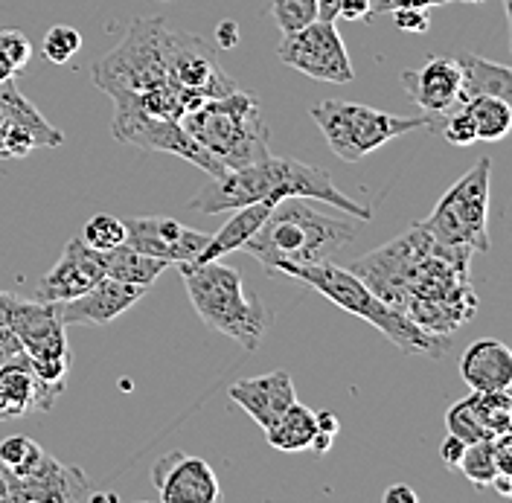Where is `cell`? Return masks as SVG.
I'll return each instance as SVG.
<instances>
[{
  "label": "cell",
  "mask_w": 512,
  "mask_h": 503,
  "mask_svg": "<svg viewBox=\"0 0 512 503\" xmlns=\"http://www.w3.org/2000/svg\"><path fill=\"white\" fill-rule=\"evenodd\" d=\"M18 355H24V346H21V341L15 338V332H12L9 326L0 323V364L12 361V358H18Z\"/></svg>",
  "instance_id": "cell-40"
},
{
  "label": "cell",
  "mask_w": 512,
  "mask_h": 503,
  "mask_svg": "<svg viewBox=\"0 0 512 503\" xmlns=\"http://www.w3.org/2000/svg\"><path fill=\"white\" fill-rule=\"evenodd\" d=\"M318 434V425H315V410L294 402L291 408L265 431L268 437V445L277 448V451H286V454H294V451H309V445Z\"/></svg>",
  "instance_id": "cell-26"
},
{
  "label": "cell",
  "mask_w": 512,
  "mask_h": 503,
  "mask_svg": "<svg viewBox=\"0 0 512 503\" xmlns=\"http://www.w3.org/2000/svg\"><path fill=\"white\" fill-rule=\"evenodd\" d=\"M460 73H463V88H460V102L472 96H501L512 102V70L507 64L489 62L478 53H460L457 56Z\"/></svg>",
  "instance_id": "cell-24"
},
{
  "label": "cell",
  "mask_w": 512,
  "mask_h": 503,
  "mask_svg": "<svg viewBox=\"0 0 512 503\" xmlns=\"http://www.w3.org/2000/svg\"><path fill=\"white\" fill-rule=\"evenodd\" d=\"M437 134H443L451 146H472V143H478L475 126H472V120H469V114H466V108H463V105L451 108L448 114L440 117V123H437Z\"/></svg>",
  "instance_id": "cell-35"
},
{
  "label": "cell",
  "mask_w": 512,
  "mask_h": 503,
  "mask_svg": "<svg viewBox=\"0 0 512 503\" xmlns=\"http://www.w3.org/2000/svg\"><path fill=\"white\" fill-rule=\"evenodd\" d=\"M181 126L224 169H239L271 155V134L262 120L259 99L245 91L207 99L201 108L181 117Z\"/></svg>",
  "instance_id": "cell-6"
},
{
  "label": "cell",
  "mask_w": 512,
  "mask_h": 503,
  "mask_svg": "<svg viewBox=\"0 0 512 503\" xmlns=\"http://www.w3.org/2000/svg\"><path fill=\"white\" fill-rule=\"evenodd\" d=\"M312 120L318 123L329 149L344 160V163H358L384 143L405 137L416 128H434L437 120L428 114L419 117H396L370 105L358 102H341V99H326L312 108Z\"/></svg>",
  "instance_id": "cell-7"
},
{
  "label": "cell",
  "mask_w": 512,
  "mask_h": 503,
  "mask_svg": "<svg viewBox=\"0 0 512 503\" xmlns=\"http://www.w3.org/2000/svg\"><path fill=\"white\" fill-rule=\"evenodd\" d=\"M393 24L402 32H428L431 27V15L428 9H416V6H402V9H393Z\"/></svg>",
  "instance_id": "cell-38"
},
{
  "label": "cell",
  "mask_w": 512,
  "mask_h": 503,
  "mask_svg": "<svg viewBox=\"0 0 512 503\" xmlns=\"http://www.w3.org/2000/svg\"><path fill=\"white\" fill-rule=\"evenodd\" d=\"M102 253V265H105V277L111 280H120V283L128 285H149L158 280L160 274L166 271L169 262H163L158 256H149V253L134 251L131 245H117L111 251H99Z\"/></svg>",
  "instance_id": "cell-25"
},
{
  "label": "cell",
  "mask_w": 512,
  "mask_h": 503,
  "mask_svg": "<svg viewBox=\"0 0 512 503\" xmlns=\"http://www.w3.org/2000/svg\"><path fill=\"white\" fill-rule=\"evenodd\" d=\"M446 428H448V434H454L457 440H463L466 445L489 440V434L483 431L480 419L475 416V408H472L469 396H466V399H460V402H454V405L448 408Z\"/></svg>",
  "instance_id": "cell-31"
},
{
  "label": "cell",
  "mask_w": 512,
  "mask_h": 503,
  "mask_svg": "<svg viewBox=\"0 0 512 503\" xmlns=\"http://www.w3.org/2000/svg\"><path fill=\"white\" fill-rule=\"evenodd\" d=\"M41 454H44V448L35 440H30V437H24V434L6 437V440L0 442V463L12 474L30 472Z\"/></svg>",
  "instance_id": "cell-33"
},
{
  "label": "cell",
  "mask_w": 512,
  "mask_h": 503,
  "mask_svg": "<svg viewBox=\"0 0 512 503\" xmlns=\"http://www.w3.org/2000/svg\"><path fill=\"white\" fill-rule=\"evenodd\" d=\"M3 323L15 332L21 341L32 370L47 384L64 387L70 373V346L64 335V320L59 315V303L47 300H21L9 294Z\"/></svg>",
  "instance_id": "cell-10"
},
{
  "label": "cell",
  "mask_w": 512,
  "mask_h": 503,
  "mask_svg": "<svg viewBox=\"0 0 512 503\" xmlns=\"http://www.w3.org/2000/svg\"><path fill=\"white\" fill-rule=\"evenodd\" d=\"M44 59L50 64H67L79 50H82V32L67 24H56L44 35Z\"/></svg>",
  "instance_id": "cell-32"
},
{
  "label": "cell",
  "mask_w": 512,
  "mask_h": 503,
  "mask_svg": "<svg viewBox=\"0 0 512 503\" xmlns=\"http://www.w3.org/2000/svg\"><path fill=\"white\" fill-rule=\"evenodd\" d=\"M178 268L198 317L242 349L256 352L265 329L271 326V312L245 294L242 274L230 265H222V259L178 262Z\"/></svg>",
  "instance_id": "cell-5"
},
{
  "label": "cell",
  "mask_w": 512,
  "mask_h": 503,
  "mask_svg": "<svg viewBox=\"0 0 512 503\" xmlns=\"http://www.w3.org/2000/svg\"><path fill=\"white\" fill-rule=\"evenodd\" d=\"M460 378L480 393L510 390L512 384V352L498 338H480L460 358Z\"/></svg>",
  "instance_id": "cell-22"
},
{
  "label": "cell",
  "mask_w": 512,
  "mask_h": 503,
  "mask_svg": "<svg viewBox=\"0 0 512 503\" xmlns=\"http://www.w3.org/2000/svg\"><path fill=\"white\" fill-rule=\"evenodd\" d=\"M271 207H274V204L259 201V204H245V207L230 210L233 216L224 221L222 230H219L216 236L207 239V245L201 248V253H198L192 262H213V259L227 256V253L242 251V245L254 236L259 227H262V221L268 219Z\"/></svg>",
  "instance_id": "cell-23"
},
{
  "label": "cell",
  "mask_w": 512,
  "mask_h": 503,
  "mask_svg": "<svg viewBox=\"0 0 512 503\" xmlns=\"http://www.w3.org/2000/svg\"><path fill=\"white\" fill-rule=\"evenodd\" d=\"M18 73H15V67H12V62L6 59V53L0 50V85H6V82H12Z\"/></svg>",
  "instance_id": "cell-46"
},
{
  "label": "cell",
  "mask_w": 512,
  "mask_h": 503,
  "mask_svg": "<svg viewBox=\"0 0 512 503\" xmlns=\"http://www.w3.org/2000/svg\"><path fill=\"white\" fill-rule=\"evenodd\" d=\"M361 224L364 221L352 216L338 219L320 213L303 198H283L271 207L268 219L242 245V251L262 262L271 277L280 265H318L335 259L355 242Z\"/></svg>",
  "instance_id": "cell-3"
},
{
  "label": "cell",
  "mask_w": 512,
  "mask_h": 503,
  "mask_svg": "<svg viewBox=\"0 0 512 503\" xmlns=\"http://www.w3.org/2000/svg\"><path fill=\"white\" fill-rule=\"evenodd\" d=\"M62 143V131L41 117V111L15 88V79L0 85V158H27L35 149H56Z\"/></svg>",
  "instance_id": "cell-13"
},
{
  "label": "cell",
  "mask_w": 512,
  "mask_h": 503,
  "mask_svg": "<svg viewBox=\"0 0 512 503\" xmlns=\"http://www.w3.org/2000/svg\"><path fill=\"white\" fill-rule=\"evenodd\" d=\"M123 221H126V245L175 265L192 262L210 239L207 233H198L169 216H137Z\"/></svg>",
  "instance_id": "cell-16"
},
{
  "label": "cell",
  "mask_w": 512,
  "mask_h": 503,
  "mask_svg": "<svg viewBox=\"0 0 512 503\" xmlns=\"http://www.w3.org/2000/svg\"><path fill=\"white\" fill-rule=\"evenodd\" d=\"M463 3H483V0H463Z\"/></svg>",
  "instance_id": "cell-48"
},
{
  "label": "cell",
  "mask_w": 512,
  "mask_h": 503,
  "mask_svg": "<svg viewBox=\"0 0 512 503\" xmlns=\"http://www.w3.org/2000/svg\"><path fill=\"white\" fill-rule=\"evenodd\" d=\"M384 503H416L419 501V495H416L414 489L408 486V483H396V486H387L384 489Z\"/></svg>",
  "instance_id": "cell-42"
},
{
  "label": "cell",
  "mask_w": 512,
  "mask_h": 503,
  "mask_svg": "<svg viewBox=\"0 0 512 503\" xmlns=\"http://www.w3.org/2000/svg\"><path fill=\"white\" fill-rule=\"evenodd\" d=\"M64 387L47 384L32 370L27 352L0 364V413L3 419L27 416V413H47L62 396Z\"/></svg>",
  "instance_id": "cell-20"
},
{
  "label": "cell",
  "mask_w": 512,
  "mask_h": 503,
  "mask_svg": "<svg viewBox=\"0 0 512 503\" xmlns=\"http://www.w3.org/2000/svg\"><path fill=\"white\" fill-rule=\"evenodd\" d=\"M277 59L291 70H297L309 79H318V82L350 85L355 79L350 53L338 32V21L315 18L312 24H306L300 30L283 32Z\"/></svg>",
  "instance_id": "cell-11"
},
{
  "label": "cell",
  "mask_w": 512,
  "mask_h": 503,
  "mask_svg": "<svg viewBox=\"0 0 512 503\" xmlns=\"http://www.w3.org/2000/svg\"><path fill=\"white\" fill-rule=\"evenodd\" d=\"M315 425H318L320 434H329V437H335L341 431V422H338V416L332 410H318L315 413Z\"/></svg>",
  "instance_id": "cell-44"
},
{
  "label": "cell",
  "mask_w": 512,
  "mask_h": 503,
  "mask_svg": "<svg viewBox=\"0 0 512 503\" xmlns=\"http://www.w3.org/2000/svg\"><path fill=\"white\" fill-rule=\"evenodd\" d=\"M475 416L480 419L483 431L489 434V440H495L498 434L510 431L512 428V396L510 390H489V393H480L472 390L469 396Z\"/></svg>",
  "instance_id": "cell-28"
},
{
  "label": "cell",
  "mask_w": 512,
  "mask_h": 503,
  "mask_svg": "<svg viewBox=\"0 0 512 503\" xmlns=\"http://www.w3.org/2000/svg\"><path fill=\"white\" fill-rule=\"evenodd\" d=\"M402 88L414 99L416 108H422L428 117H443L460 105L463 73L457 59L431 56L419 70L402 73Z\"/></svg>",
  "instance_id": "cell-19"
},
{
  "label": "cell",
  "mask_w": 512,
  "mask_h": 503,
  "mask_svg": "<svg viewBox=\"0 0 512 503\" xmlns=\"http://www.w3.org/2000/svg\"><path fill=\"white\" fill-rule=\"evenodd\" d=\"M463 451H466V442L457 440L454 434H448L446 440L440 442V457H443V463L451 466V469H457V463H460Z\"/></svg>",
  "instance_id": "cell-41"
},
{
  "label": "cell",
  "mask_w": 512,
  "mask_h": 503,
  "mask_svg": "<svg viewBox=\"0 0 512 503\" xmlns=\"http://www.w3.org/2000/svg\"><path fill=\"white\" fill-rule=\"evenodd\" d=\"M102 277H105L102 253L85 245V239L79 236L64 245L62 259L53 265V271L44 274L35 294L38 300H47V303H64L94 288Z\"/></svg>",
  "instance_id": "cell-17"
},
{
  "label": "cell",
  "mask_w": 512,
  "mask_h": 503,
  "mask_svg": "<svg viewBox=\"0 0 512 503\" xmlns=\"http://www.w3.org/2000/svg\"><path fill=\"white\" fill-rule=\"evenodd\" d=\"M271 18L280 32H294L318 18V0H271Z\"/></svg>",
  "instance_id": "cell-34"
},
{
  "label": "cell",
  "mask_w": 512,
  "mask_h": 503,
  "mask_svg": "<svg viewBox=\"0 0 512 503\" xmlns=\"http://www.w3.org/2000/svg\"><path fill=\"white\" fill-rule=\"evenodd\" d=\"M489 175L492 160L480 158L446 195L437 201L434 213L419 227L437 242L451 248H469V251H489Z\"/></svg>",
  "instance_id": "cell-8"
},
{
  "label": "cell",
  "mask_w": 512,
  "mask_h": 503,
  "mask_svg": "<svg viewBox=\"0 0 512 503\" xmlns=\"http://www.w3.org/2000/svg\"><path fill=\"white\" fill-rule=\"evenodd\" d=\"M152 483L163 503H216L222 498L210 463L184 451L163 454L152 466Z\"/></svg>",
  "instance_id": "cell-15"
},
{
  "label": "cell",
  "mask_w": 512,
  "mask_h": 503,
  "mask_svg": "<svg viewBox=\"0 0 512 503\" xmlns=\"http://www.w3.org/2000/svg\"><path fill=\"white\" fill-rule=\"evenodd\" d=\"M160 59L166 70V82L175 91L184 114L201 108L207 99L239 91V85L224 73L216 59V50L201 38L187 32H160Z\"/></svg>",
  "instance_id": "cell-9"
},
{
  "label": "cell",
  "mask_w": 512,
  "mask_h": 503,
  "mask_svg": "<svg viewBox=\"0 0 512 503\" xmlns=\"http://www.w3.org/2000/svg\"><path fill=\"white\" fill-rule=\"evenodd\" d=\"M492 486L498 489V495H504V498H510L512 495V474H495V480H492Z\"/></svg>",
  "instance_id": "cell-45"
},
{
  "label": "cell",
  "mask_w": 512,
  "mask_h": 503,
  "mask_svg": "<svg viewBox=\"0 0 512 503\" xmlns=\"http://www.w3.org/2000/svg\"><path fill=\"white\" fill-rule=\"evenodd\" d=\"M475 126L478 140L486 143H498L510 134L512 128V105L501 96H472L466 102H460Z\"/></svg>",
  "instance_id": "cell-27"
},
{
  "label": "cell",
  "mask_w": 512,
  "mask_h": 503,
  "mask_svg": "<svg viewBox=\"0 0 512 503\" xmlns=\"http://www.w3.org/2000/svg\"><path fill=\"white\" fill-rule=\"evenodd\" d=\"M0 501H9V469L0 463Z\"/></svg>",
  "instance_id": "cell-47"
},
{
  "label": "cell",
  "mask_w": 512,
  "mask_h": 503,
  "mask_svg": "<svg viewBox=\"0 0 512 503\" xmlns=\"http://www.w3.org/2000/svg\"><path fill=\"white\" fill-rule=\"evenodd\" d=\"M82 239L94 251H111V248L126 242V221L117 219V216H108V213H99V216H94L85 224Z\"/></svg>",
  "instance_id": "cell-30"
},
{
  "label": "cell",
  "mask_w": 512,
  "mask_h": 503,
  "mask_svg": "<svg viewBox=\"0 0 512 503\" xmlns=\"http://www.w3.org/2000/svg\"><path fill=\"white\" fill-rule=\"evenodd\" d=\"M457 469L466 474V477H469V480H472L478 489L492 486V480H495V474H498V466H495V454H492V440L472 442V445H466V451H463V457H460Z\"/></svg>",
  "instance_id": "cell-29"
},
{
  "label": "cell",
  "mask_w": 512,
  "mask_h": 503,
  "mask_svg": "<svg viewBox=\"0 0 512 503\" xmlns=\"http://www.w3.org/2000/svg\"><path fill=\"white\" fill-rule=\"evenodd\" d=\"M373 0H318V18L323 21H373Z\"/></svg>",
  "instance_id": "cell-36"
},
{
  "label": "cell",
  "mask_w": 512,
  "mask_h": 503,
  "mask_svg": "<svg viewBox=\"0 0 512 503\" xmlns=\"http://www.w3.org/2000/svg\"><path fill=\"white\" fill-rule=\"evenodd\" d=\"M91 498L82 469L64 466L53 454H41L30 472H9V501L15 503H76Z\"/></svg>",
  "instance_id": "cell-14"
},
{
  "label": "cell",
  "mask_w": 512,
  "mask_h": 503,
  "mask_svg": "<svg viewBox=\"0 0 512 503\" xmlns=\"http://www.w3.org/2000/svg\"><path fill=\"white\" fill-rule=\"evenodd\" d=\"M111 134L114 140L143 149V152H163V155H175L195 163L198 169H204L210 178L222 175L224 166L213 158L210 152H204L190 134L184 131L181 120H166V117H149L140 111H128V108H114V120H111Z\"/></svg>",
  "instance_id": "cell-12"
},
{
  "label": "cell",
  "mask_w": 512,
  "mask_h": 503,
  "mask_svg": "<svg viewBox=\"0 0 512 503\" xmlns=\"http://www.w3.org/2000/svg\"><path fill=\"white\" fill-rule=\"evenodd\" d=\"M227 393H230V402H236L245 410L262 431H268L297 402L294 381L286 370H271L265 376L242 378Z\"/></svg>",
  "instance_id": "cell-21"
},
{
  "label": "cell",
  "mask_w": 512,
  "mask_h": 503,
  "mask_svg": "<svg viewBox=\"0 0 512 503\" xmlns=\"http://www.w3.org/2000/svg\"><path fill=\"white\" fill-rule=\"evenodd\" d=\"M160 32L163 18H134L123 41L94 64L91 79L114 99V108L181 120L184 108L166 82L160 59Z\"/></svg>",
  "instance_id": "cell-2"
},
{
  "label": "cell",
  "mask_w": 512,
  "mask_h": 503,
  "mask_svg": "<svg viewBox=\"0 0 512 503\" xmlns=\"http://www.w3.org/2000/svg\"><path fill=\"white\" fill-rule=\"evenodd\" d=\"M283 198H312V201H326L347 216L358 221H373V210L350 195H344L335 187L332 175L320 166L303 163L291 158H268L239 166V169H224L222 175L210 178L204 187L190 198V210L216 216V213H230L245 204H277Z\"/></svg>",
  "instance_id": "cell-1"
},
{
  "label": "cell",
  "mask_w": 512,
  "mask_h": 503,
  "mask_svg": "<svg viewBox=\"0 0 512 503\" xmlns=\"http://www.w3.org/2000/svg\"><path fill=\"white\" fill-rule=\"evenodd\" d=\"M149 288L143 285H128L111 277H102L94 288H88L85 294L59 303V315L64 326H108L120 315H126L134 303H140L146 297Z\"/></svg>",
  "instance_id": "cell-18"
},
{
  "label": "cell",
  "mask_w": 512,
  "mask_h": 503,
  "mask_svg": "<svg viewBox=\"0 0 512 503\" xmlns=\"http://www.w3.org/2000/svg\"><path fill=\"white\" fill-rule=\"evenodd\" d=\"M451 0H373L370 3V18L384 15V12H393V9H402V6H416V9H431V6H446Z\"/></svg>",
  "instance_id": "cell-39"
},
{
  "label": "cell",
  "mask_w": 512,
  "mask_h": 503,
  "mask_svg": "<svg viewBox=\"0 0 512 503\" xmlns=\"http://www.w3.org/2000/svg\"><path fill=\"white\" fill-rule=\"evenodd\" d=\"M216 44H219L222 50H233V47L239 44V24L222 21V24L216 27Z\"/></svg>",
  "instance_id": "cell-43"
},
{
  "label": "cell",
  "mask_w": 512,
  "mask_h": 503,
  "mask_svg": "<svg viewBox=\"0 0 512 503\" xmlns=\"http://www.w3.org/2000/svg\"><path fill=\"white\" fill-rule=\"evenodd\" d=\"M0 50H3L6 59L12 62L15 73H21L32 59L30 38L21 30H12V27H0Z\"/></svg>",
  "instance_id": "cell-37"
},
{
  "label": "cell",
  "mask_w": 512,
  "mask_h": 503,
  "mask_svg": "<svg viewBox=\"0 0 512 503\" xmlns=\"http://www.w3.org/2000/svg\"><path fill=\"white\" fill-rule=\"evenodd\" d=\"M277 274L291 277L297 283L312 285L326 300H332L338 309H344L350 315L361 317L364 323L376 326L390 344L399 346L408 355L440 358V355H446L448 346H451L448 338L425 332L402 309L384 303L382 297L364 283L358 274H352L350 268L335 265L332 259L329 262H318V265H280L271 277H277Z\"/></svg>",
  "instance_id": "cell-4"
}]
</instances>
